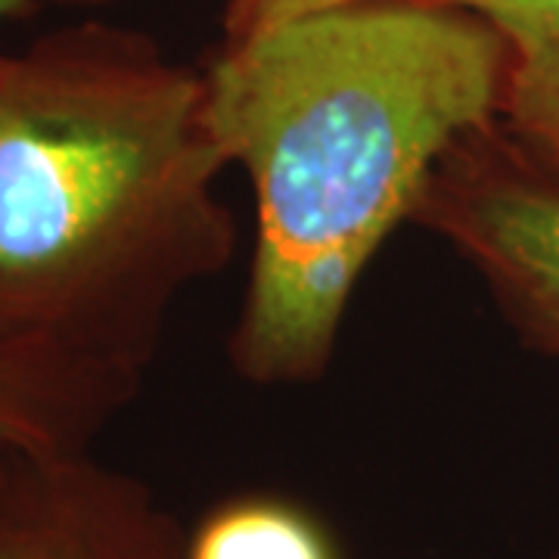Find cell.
I'll use <instances>...</instances> for the list:
<instances>
[{"mask_svg": "<svg viewBox=\"0 0 559 559\" xmlns=\"http://www.w3.org/2000/svg\"><path fill=\"white\" fill-rule=\"evenodd\" d=\"M507 44L500 131L540 175L559 183V0H454Z\"/></svg>", "mask_w": 559, "mask_h": 559, "instance_id": "8992f818", "label": "cell"}, {"mask_svg": "<svg viewBox=\"0 0 559 559\" xmlns=\"http://www.w3.org/2000/svg\"><path fill=\"white\" fill-rule=\"evenodd\" d=\"M183 559H342L326 522L299 500L246 491L215 503L187 535Z\"/></svg>", "mask_w": 559, "mask_h": 559, "instance_id": "52a82bcc", "label": "cell"}, {"mask_svg": "<svg viewBox=\"0 0 559 559\" xmlns=\"http://www.w3.org/2000/svg\"><path fill=\"white\" fill-rule=\"evenodd\" d=\"M156 491L84 454L0 457V559H183Z\"/></svg>", "mask_w": 559, "mask_h": 559, "instance_id": "277c9868", "label": "cell"}, {"mask_svg": "<svg viewBox=\"0 0 559 559\" xmlns=\"http://www.w3.org/2000/svg\"><path fill=\"white\" fill-rule=\"evenodd\" d=\"M414 224L448 242L528 348L559 360V183L495 128L439 162Z\"/></svg>", "mask_w": 559, "mask_h": 559, "instance_id": "3957f363", "label": "cell"}, {"mask_svg": "<svg viewBox=\"0 0 559 559\" xmlns=\"http://www.w3.org/2000/svg\"><path fill=\"white\" fill-rule=\"evenodd\" d=\"M57 3H72V7H97V3H106V0H57Z\"/></svg>", "mask_w": 559, "mask_h": 559, "instance_id": "30bf717a", "label": "cell"}, {"mask_svg": "<svg viewBox=\"0 0 559 559\" xmlns=\"http://www.w3.org/2000/svg\"><path fill=\"white\" fill-rule=\"evenodd\" d=\"M35 13V0H0V25L20 22Z\"/></svg>", "mask_w": 559, "mask_h": 559, "instance_id": "9c48e42d", "label": "cell"}, {"mask_svg": "<svg viewBox=\"0 0 559 559\" xmlns=\"http://www.w3.org/2000/svg\"><path fill=\"white\" fill-rule=\"evenodd\" d=\"M507 44L454 0H358L224 44L205 109L255 190V252L230 336L249 382L330 367L360 274L414 221L460 138L495 128Z\"/></svg>", "mask_w": 559, "mask_h": 559, "instance_id": "6da1fadb", "label": "cell"}, {"mask_svg": "<svg viewBox=\"0 0 559 559\" xmlns=\"http://www.w3.org/2000/svg\"><path fill=\"white\" fill-rule=\"evenodd\" d=\"M205 72L79 22L0 53V336L146 377L178 301L237 255Z\"/></svg>", "mask_w": 559, "mask_h": 559, "instance_id": "7a4b0ae2", "label": "cell"}, {"mask_svg": "<svg viewBox=\"0 0 559 559\" xmlns=\"http://www.w3.org/2000/svg\"><path fill=\"white\" fill-rule=\"evenodd\" d=\"M140 389V373L0 336V457L84 454Z\"/></svg>", "mask_w": 559, "mask_h": 559, "instance_id": "5b68a950", "label": "cell"}, {"mask_svg": "<svg viewBox=\"0 0 559 559\" xmlns=\"http://www.w3.org/2000/svg\"><path fill=\"white\" fill-rule=\"evenodd\" d=\"M342 3H358V0H227L224 44L252 38L264 28H274L280 22L308 16L318 10H330V7H342Z\"/></svg>", "mask_w": 559, "mask_h": 559, "instance_id": "ba28073f", "label": "cell"}, {"mask_svg": "<svg viewBox=\"0 0 559 559\" xmlns=\"http://www.w3.org/2000/svg\"><path fill=\"white\" fill-rule=\"evenodd\" d=\"M557 559H559V557H557Z\"/></svg>", "mask_w": 559, "mask_h": 559, "instance_id": "8fae6325", "label": "cell"}]
</instances>
